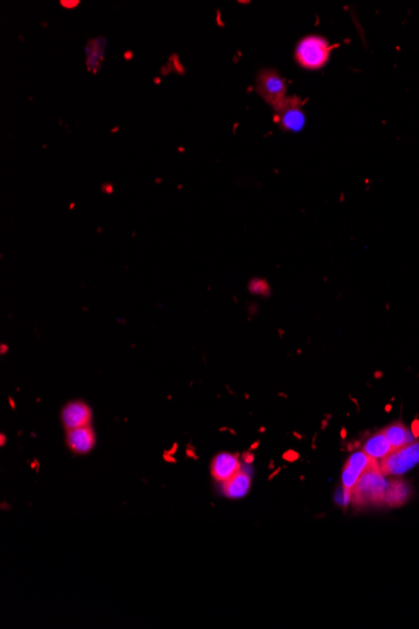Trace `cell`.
Segmentation results:
<instances>
[{"label": "cell", "mask_w": 419, "mask_h": 629, "mask_svg": "<svg viewBox=\"0 0 419 629\" xmlns=\"http://www.w3.org/2000/svg\"><path fill=\"white\" fill-rule=\"evenodd\" d=\"M279 472H280V467H279V469H276V470H275V471H274V472H272V475H270V477H269V480H272V477H276V474H279Z\"/></svg>", "instance_id": "44dd1931"}, {"label": "cell", "mask_w": 419, "mask_h": 629, "mask_svg": "<svg viewBox=\"0 0 419 629\" xmlns=\"http://www.w3.org/2000/svg\"><path fill=\"white\" fill-rule=\"evenodd\" d=\"M332 52V45L327 39L319 35H308L300 40L295 58L300 66L306 69H319L327 65Z\"/></svg>", "instance_id": "6da1fadb"}, {"label": "cell", "mask_w": 419, "mask_h": 629, "mask_svg": "<svg viewBox=\"0 0 419 629\" xmlns=\"http://www.w3.org/2000/svg\"><path fill=\"white\" fill-rule=\"evenodd\" d=\"M257 92L274 110L279 108L286 101V84L278 72L264 69L257 77Z\"/></svg>", "instance_id": "277c9868"}, {"label": "cell", "mask_w": 419, "mask_h": 629, "mask_svg": "<svg viewBox=\"0 0 419 629\" xmlns=\"http://www.w3.org/2000/svg\"><path fill=\"white\" fill-rule=\"evenodd\" d=\"M4 443H6V435L1 433V435H0V445L4 446Z\"/></svg>", "instance_id": "d6986e66"}, {"label": "cell", "mask_w": 419, "mask_h": 629, "mask_svg": "<svg viewBox=\"0 0 419 629\" xmlns=\"http://www.w3.org/2000/svg\"><path fill=\"white\" fill-rule=\"evenodd\" d=\"M249 290L252 294H259V296H267L270 293V288L267 285V282L262 279H252L249 284Z\"/></svg>", "instance_id": "9a60e30c"}, {"label": "cell", "mask_w": 419, "mask_h": 629, "mask_svg": "<svg viewBox=\"0 0 419 629\" xmlns=\"http://www.w3.org/2000/svg\"><path fill=\"white\" fill-rule=\"evenodd\" d=\"M388 489L389 484L381 471L370 470L362 474L353 489V494L355 501L359 500L365 503H384Z\"/></svg>", "instance_id": "7a4b0ae2"}, {"label": "cell", "mask_w": 419, "mask_h": 629, "mask_svg": "<svg viewBox=\"0 0 419 629\" xmlns=\"http://www.w3.org/2000/svg\"><path fill=\"white\" fill-rule=\"evenodd\" d=\"M347 449H348V451H352V450H353V445H352V443H349L348 447H347Z\"/></svg>", "instance_id": "484cf974"}, {"label": "cell", "mask_w": 419, "mask_h": 629, "mask_svg": "<svg viewBox=\"0 0 419 629\" xmlns=\"http://www.w3.org/2000/svg\"><path fill=\"white\" fill-rule=\"evenodd\" d=\"M300 455L298 452H295L293 450H289L286 451L285 454L283 455V459L285 461H289V462H294L296 460H299Z\"/></svg>", "instance_id": "2e32d148"}, {"label": "cell", "mask_w": 419, "mask_h": 629, "mask_svg": "<svg viewBox=\"0 0 419 629\" xmlns=\"http://www.w3.org/2000/svg\"><path fill=\"white\" fill-rule=\"evenodd\" d=\"M419 462V442L408 445L403 449L394 451L386 456V459L379 461V471L384 477L393 475L399 477L412 470Z\"/></svg>", "instance_id": "3957f363"}, {"label": "cell", "mask_w": 419, "mask_h": 629, "mask_svg": "<svg viewBox=\"0 0 419 629\" xmlns=\"http://www.w3.org/2000/svg\"><path fill=\"white\" fill-rule=\"evenodd\" d=\"M269 467H270V469H274V461H272V462H270V466H269Z\"/></svg>", "instance_id": "83f0119b"}, {"label": "cell", "mask_w": 419, "mask_h": 629, "mask_svg": "<svg viewBox=\"0 0 419 629\" xmlns=\"http://www.w3.org/2000/svg\"><path fill=\"white\" fill-rule=\"evenodd\" d=\"M257 446H259V442L254 443V445H252V446H251V450H255L256 447H257Z\"/></svg>", "instance_id": "d4e9b609"}, {"label": "cell", "mask_w": 419, "mask_h": 629, "mask_svg": "<svg viewBox=\"0 0 419 629\" xmlns=\"http://www.w3.org/2000/svg\"><path fill=\"white\" fill-rule=\"evenodd\" d=\"M410 430H412V433H413L414 436H415V438H418L419 420H414L413 423H412V427H410Z\"/></svg>", "instance_id": "e0dca14e"}, {"label": "cell", "mask_w": 419, "mask_h": 629, "mask_svg": "<svg viewBox=\"0 0 419 629\" xmlns=\"http://www.w3.org/2000/svg\"><path fill=\"white\" fill-rule=\"evenodd\" d=\"M244 457H245L246 464H252V461H254V459H255V457H254V455L249 454V452H246Z\"/></svg>", "instance_id": "ac0fdd59"}, {"label": "cell", "mask_w": 419, "mask_h": 629, "mask_svg": "<svg viewBox=\"0 0 419 629\" xmlns=\"http://www.w3.org/2000/svg\"><path fill=\"white\" fill-rule=\"evenodd\" d=\"M91 418H92L91 408L81 401H74L68 403L62 411V421L67 430L88 426Z\"/></svg>", "instance_id": "52a82bcc"}, {"label": "cell", "mask_w": 419, "mask_h": 629, "mask_svg": "<svg viewBox=\"0 0 419 629\" xmlns=\"http://www.w3.org/2000/svg\"><path fill=\"white\" fill-rule=\"evenodd\" d=\"M340 438H343V440H345V438H347V430L344 427L342 428V431H340Z\"/></svg>", "instance_id": "ffe728a7"}, {"label": "cell", "mask_w": 419, "mask_h": 629, "mask_svg": "<svg viewBox=\"0 0 419 629\" xmlns=\"http://www.w3.org/2000/svg\"><path fill=\"white\" fill-rule=\"evenodd\" d=\"M360 475H358L355 471L344 467L343 474H342V482H343V489L353 491L354 487L357 485V482L359 480Z\"/></svg>", "instance_id": "5bb4252c"}, {"label": "cell", "mask_w": 419, "mask_h": 629, "mask_svg": "<svg viewBox=\"0 0 419 629\" xmlns=\"http://www.w3.org/2000/svg\"><path fill=\"white\" fill-rule=\"evenodd\" d=\"M332 418V415H327V420H330Z\"/></svg>", "instance_id": "f546056e"}, {"label": "cell", "mask_w": 419, "mask_h": 629, "mask_svg": "<svg viewBox=\"0 0 419 629\" xmlns=\"http://www.w3.org/2000/svg\"><path fill=\"white\" fill-rule=\"evenodd\" d=\"M6 350H8V348H6V345H1V355H4V353H6Z\"/></svg>", "instance_id": "603a6c76"}, {"label": "cell", "mask_w": 419, "mask_h": 629, "mask_svg": "<svg viewBox=\"0 0 419 629\" xmlns=\"http://www.w3.org/2000/svg\"><path fill=\"white\" fill-rule=\"evenodd\" d=\"M250 486V475L245 471L240 470L230 480L223 482V493L230 499H241L249 493Z\"/></svg>", "instance_id": "8fae6325"}, {"label": "cell", "mask_w": 419, "mask_h": 629, "mask_svg": "<svg viewBox=\"0 0 419 629\" xmlns=\"http://www.w3.org/2000/svg\"><path fill=\"white\" fill-rule=\"evenodd\" d=\"M376 378L381 377V373H376Z\"/></svg>", "instance_id": "f1b7e54d"}, {"label": "cell", "mask_w": 419, "mask_h": 629, "mask_svg": "<svg viewBox=\"0 0 419 629\" xmlns=\"http://www.w3.org/2000/svg\"><path fill=\"white\" fill-rule=\"evenodd\" d=\"M294 436L296 438H299V440H303V436H301V435H299V433H294Z\"/></svg>", "instance_id": "cb8c5ba5"}, {"label": "cell", "mask_w": 419, "mask_h": 629, "mask_svg": "<svg viewBox=\"0 0 419 629\" xmlns=\"http://www.w3.org/2000/svg\"><path fill=\"white\" fill-rule=\"evenodd\" d=\"M381 431L386 435L388 441L391 442L393 449L396 450V451L403 449V447H406L408 445H412V443L415 442V438H417L412 433V430H409L408 427L406 426L402 422L392 423V425H389L386 428H383Z\"/></svg>", "instance_id": "9c48e42d"}, {"label": "cell", "mask_w": 419, "mask_h": 629, "mask_svg": "<svg viewBox=\"0 0 419 629\" xmlns=\"http://www.w3.org/2000/svg\"><path fill=\"white\" fill-rule=\"evenodd\" d=\"M391 410H392V406H391V405L386 406V411H391Z\"/></svg>", "instance_id": "4316f807"}, {"label": "cell", "mask_w": 419, "mask_h": 629, "mask_svg": "<svg viewBox=\"0 0 419 629\" xmlns=\"http://www.w3.org/2000/svg\"><path fill=\"white\" fill-rule=\"evenodd\" d=\"M327 425H328L327 420H325V421L321 422V428H323V430H325V428H327Z\"/></svg>", "instance_id": "7402d4cb"}, {"label": "cell", "mask_w": 419, "mask_h": 629, "mask_svg": "<svg viewBox=\"0 0 419 629\" xmlns=\"http://www.w3.org/2000/svg\"><path fill=\"white\" fill-rule=\"evenodd\" d=\"M347 467L355 471L358 475L362 477V474H364L367 471L379 470V461L370 457L369 455L365 454L364 451H357L349 457Z\"/></svg>", "instance_id": "7c38bea8"}, {"label": "cell", "mask_w": 419, "mask_h": 629, "mask_svg": "<svg viewBox=\"0 0 419 629\" xmlns=\"http://www.w3.org/2000/svg\"><path fill=\"white\" fill-rule=\"evenodd\" d=\"M303 102L299 97H288L279 108L275 110L280 126L286 131L298 132L304 127V111L301 110Z\"/></svg>", "instance_id": "5b68a950"}, {"label": "cell", "mask_w": 419, "mask_h": 629, "mask_svg": "<svg viewBox=\"0 0 419 629\" xmlns=\"http://www.w3.org/2000/svg\"><path fill=\"white\" fill-rule=\"evenodd\" d=\"M363 451L365 454L369 455L370 457H373L376 461H381V460L386 459V456L393 454L396 450L393 449L392 445L388 441V438L383 431H379L365 441L363 445Z\"/></svg>", "instance_id": "30bf717a"}, {"label": "cell", "mask_w": 419, "mask_h": 629, "mask_svg": "<svg viewBox=\"0 0 419 629\" xmlns=\"http://www.w3.org/2000/svg\"><path fill=\"white\" fill-rule=\"evenodd\" d=\"M67 443L74 454H88L96 443V436L93 433L92 427L88 425V426L68 430Z\"/></svg>", "instance_id": "ba28073f"}, {"label": "cell", "mask_w": 419, "mask_h": 629, "mask_svg": "<svg viewBox=\"0 0 419 629\" xmlns=\"http://www.w3.org/2000/svg\"><path fill=\"white\" fill-rule=\"evenodd\" d=\"M408 498V491L407 487L404 486L403 482H393L389 484V489L386 491L384 503L389 505H401L404 503Z\"/></svg>", "instance_id": "4fadbf2b"}, {"label": "cell", "mask_w": 419, "mask_h": 629, "mask_svg": "<svg viewBox=\"0 0 419 629\" xmlns=\"http://www.w3.org/2000/svg\"><path fill=\"white\" fill-rule=\"evenodd\" d=\"M239 455L221 452L213 457L211 462V475L216 482H225L241 470Z\"/></svg>", "instance_id": "8992f818"}]
</instances>
